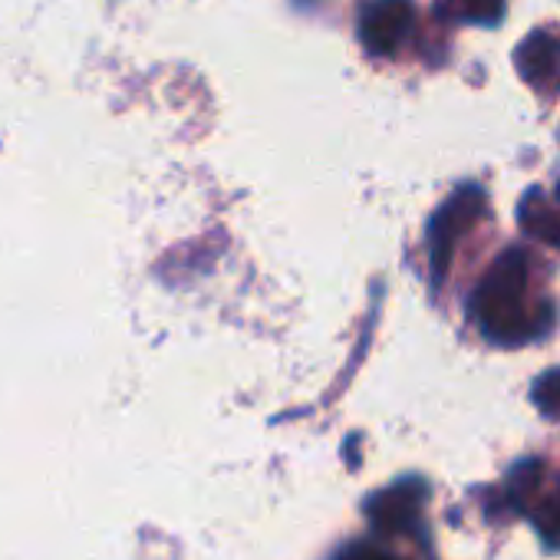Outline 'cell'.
I'll return each mask as SVG.
<instances>
[{
    "label": "cell",
    "mask_w": 560,
    "mask_h": 560,
    "mask_svg": "<svg viewBox=\"0 0 560 560\" xmlns=\"http://www.w3.org/2000/svg\"><path fill=\"white\" fill-rule=\"evenodd\" d=\"M481 211H485V188L481 185H465L429 221V264H432L435 284L448 270L455 241L481 218Z\"/></svg>",
    "instance_id": "obj_2"
},
{
    "label": "cell",
    "mask_w": 560,
    "mask_h": 560,
    "mask_svg": "<svg viewBox=\"0 0 560 560\" xmlns=\"http://www.w3.org/2000/svg\"><path fill=\"white\" fill-rule=\"evenodd\" d=\"M412 0H366L360 11V40L373 57H393L412 34Z\"/></svg>",
    "instance_id": "obj_3"
},
{
    "label": "cell",
    "mask_w": 560,
    "mask_h": 560,
    "mask_svg": "<svg viewBox=\"0 0 560 560\" xmlns=\"http://www.w3.org/2000/svg\"><path fill=\"white\" fill-rule=\"evenodd\" d=\"M514 63L524 83H530L540 96H550L553 90H560V40L553 34L547 31L530 34L517 47Z\"/></svg>",
    "instance_id": "obj_5"
},
{
    "label": "cell",
    "mask_w": 560,
    "mask_h": 560,
    "mask_svg": "<svg viewBox=\"0 0 560 560\" xmlns=\"http://www.w3.org/2000/svg\"><path fill=\"white\" fill-rule=\"evenodd\" d=\"M534 257L524 247L504 250L478 280L471 298V317L485 340L498 347H524L544 340L553 330V304L534 298Z\"/></svg>",
    "instance_id": "obj_1"
},
{
    "label": "cell",
    "mask_w": 560,
    "mask_h": 560,
    "mask_svg": "<svg viewBox=\"0 0 560 560\" xmlns=\"http://www.w3.org/2000/svg\"><path fill=\"white\" fill-rule=\"evenodd\" d=\"M442 8L458 24L498 27L504 18V0H442Z\"/></svg>",
    "instance_id": "obj_7"
},
{
    "label": "cell",
    "mask_w": 560,
    "mask_h": 560,
    "mask_svg": "<svg viewBox=\"0 0 560 560\" xmlns=\"http://www.w3.org/2000/svg\"><path fill=\"white\" fill-rule=\"evenodd\" d=\"M425 498H429L425 481H419V478H402L399 485L380 491V494L366 504V511H370V521H373V527H376L380 534H402V530H409V527L419 521V511H422Z\"/></svg>",
    "instance_id": "obj_4"
},
{
    "label": "cell",
    "mask_w": 560,
    "mask_h": 560,
    "mask_svg": "<svg viewBox=\"0 0 560 560\" xmlns=\"http://www.w3.org/2000/svg\"><path fill=\"white\" fill-rule=\"evenodd\" d=\"M530 402L550 422H560V370H547L530 386Z\"/></svg>",
    "instance_id": "obj_8"
},
{
    "label": "cell",
    "mask_w": 560,
    "mask_h": 560,
    "mask_svg": "<svg viewBox=\"0 0 560 560\" xmlns=\"http://www.w3.org/2000/svg\"><path fill=\"white\" fill-rule=\"evenodd\" d=\"M521 228L530 237L560 247V211H553L537 188H530L521 201Z\"/></svg>",
    "instance_id": "obj_6"
},
{
    "label": "cell",
    "mask_w": 560,
    "mask_h": 560,
    "mask_svg": "<svg viewBox=\"0 0 560 560\" xmlns=\"http://www.w3.org/2000/svg\"><path fill=\"white\" fill-rule=\"evenodd\" d=\"M340 560H399V557H393L389 550L373 547V544H353L350 550H343Z\"/></svg>",
    "instance_id": "obj_9"
},
{
    "label": "cell",
    "mask_w": 560,
    "mask_h": 560,
    "mask_svg": "<svg viewBox=\"0 0 560 560\" xmlns=\"http://www.w3.org/2000/svg\"><path fill=\"white\" fill-rule=\"evenodd\" d=\"M557 198H560V182H557Z\"/></svg>",
    "instance_id": "obj_10"
}]
</instances>
